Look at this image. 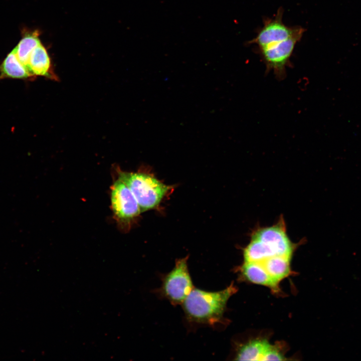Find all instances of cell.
<instances>
[{
	"label": "cell",
	"instance_id": "cell-1",
	"mask_svg": "<svg viewBox=\"0 0 361 361\" xmlns=\"http://www.w3.org/2000/svg\"><path fill=\"white\" fill-rule=\"evenodd\" d=\"M236 291L233 283L215 292L194 288L182 304L187 319L193 323L212 326L222 323L227 302Z\"/></svg>",
	"mask_w": 361,
	"mask_h": 361
},
{
	"label": "cell",
	"instance_id": "cell-2",
	"mask_svg": "<svg viewBox=\"0 0 361 361\" xmlns=\"http://www.w3.org/2000/svg\"><path fill=\"white\" fill-rule=\"evenodd\" d=\"M118 177L129 188L136 198L141 213L156 209L165 197L174 189L157 179L148 168L136 172L117 170Z\"/></svg>",
	"mask_w": 361,
	"mask_h": 361
},
{
	"label": "cell",
	"instance_id": "cell-3",
	"mask_svg": "<svg viewBox=\"0 0 361 361\" xmlns=\"http://www.w3.org/2000/svg\"><path fill=\"white\" fill-rule=\"evenodd\" d=\"M188 256L177 259L174 267L161 277L156 292L174 306L182 305L194 288L188 266Z\"/></svg>",
	"mask_w": 361,
	"mask_h": 361
},
{
	"label": "cell",
	"instance_id": "cell-4",
	"mask_svg": "<svg viewBox=\"0 0 361 361\" xmlns=\"http://www.w3.org/2000/svg\"><path fill=\"white\" fill-rule=\"evenodd\" d=\"M111 205L120 228L128 231L141 213L139 205L127 185L119 177L111 188Z\"/></svg>",
	"mask_w": 361,
	"mask_h": 361
},
{
	"label": "cell",
	"instance_id": "cell-5",
	"mask_svg": "<svg viewBox=\"0 0 361 361\" xmlns=\"http://www.w3.org/2000/svg\"><path fill=\"white\" fill-rule=\"evenodd\" d=\"M251 238L261 244L270 257L284 256L291 258L296 247L287 234L282 219L275 225L257 229L252 233Z\"/></svg>",
	"mask_w": 361,
	"mask_h": 361
},
{
	"label": "cell",
	"instance_id": "cell-6",
	"mask_svg": "<svg viewBox=\"0 0 361 361\" xmlns=\"http://www.w3.org/2000/svg\"><path fill=\"white\" fill-rule=\"evenodd\" d=\"M302 36H296L281 41H276L258 48L267 68L278 76L284 74L296 43Z\"/></svg>",
	"mask_w": 361,
	"mask_h": 361
},
{
	"label": "cell",
	"instance_id": "cell-7",
	"mask_svg": "<svg viewBox=\"0 0 361 361\" xmlns=\"http://www.w3.org/2000/svg\"><path fill=\"white\" fill-rule=\"evenodd\" d=\"M283 13L282 8H280L274 18L264 20L263 27L256 37L248 42V44H256L258 48H260L274 41L284 40L296 36H302L304 29L298 26L289 27L283 23Z\"/></svg>",
	"mask_w": 361,
	"mask_h": 361
},
{
	"label": "cell",
	"instance_id": "cell-8",
	"mask_svg": "<svg viewBox=\"0 0 361 361\" xmlns=\"http://www.w3.org/2000/svg\"><path fill=\"white\" fill-rule=\"evenodd\" d=\"M28 70L33 76H41L57 80L52 70L50 57L44 46L40 43L32 51L29 61Z\"/></svg>",
	"mask_w": 361,
	"mask_h": 361
},
{
	"label": "cell",
	"instance_id": "cell-9",
	"mask_svg": "<svg viewBox=\"0 0 361 361\" xmlns=\"http://www.w3.org/2000/svg\"><path fill=\"white\" fill-rule=\"evenodd\" d=\"M239 270L242 277L250 282L268 287L275 292L279 289V285L271 278L261 262L244 261Z\"/></svg>",
	"mask_w": 361,
	"mask_h": 361
},
{
	"label": "cell",
	"instance_id": "cell-10",
	"mask_svg": "<svg viewBox=\"0 0 361 361\" xmlns=\"http://www.w3.org/2000/svg\"><path fill=\"white\" fill-rule=\"evenodd\" d=\"M291 258L284 256H275L262 262L265 270L271 278L279 285V282L291 273Z\"/></svg>",
	"mask_w": 361,
	"mask_h": 361
},
{
	"label": "cell",
	"instance_id": "cell-11",
	"mask_svg": "<svg viewBox=\"0 0 361 361\" xmlns=\"http://www.w3.org/2000/svg\"><path fill=\"white\" fill-rule=\"evenodd\" d=\"M270 344L265 339H256L249 341L238 348L235 359L262 360L264 353Z\"/></svg>",
	"mask_w": 361,
	"mask_h": 361
},
{
	"label": "cell",
	"instance_id": "cell-12",
	"mask_svg": "<svg viewBox=\"0 0 361 361\" xmlns=\"http://www.w3.org/2000/svg\"><path fill=\"white\" fill-rule=\"evenodd\" d=\"M0 78L26 79L33 76L18 59L14 49L6 57L0 66Z\"/></svg>",
	"mask_w": 361,
	"mask_h": 361
},
{
	"label": "cell",
	"instance_id": "cell-13",
	"mask_svg": "<svg viewBox=\"0 0 361 361\" xmlns=\"http://www.w3.org/2000/svg\"><path fill=\"white\" fill-rule=\"evenodd\" d=\"M39 35V33L37 31L25 34L16 47L14 48L18 59L28 71V64L30 55L33 50L41 43Z\"/></svg>",
	"mask_w": 361,
	"mask_h": 361
},
{
	"label": "cell",
	"instance_id": "cell-14",
	"mask_svg": "<svg viewBox=\"0 0 361 361\" xmlns=\"http://www.w3.org/2000/svg\"><path fill=\"white\" fill-rule=\"evenodd\" d=\"M284 353L279 345L270 344L264 353L262 360H286Z\"/></svg>",
	"mask_w": 361,
	"mask_h": 361
}]
</instances>
